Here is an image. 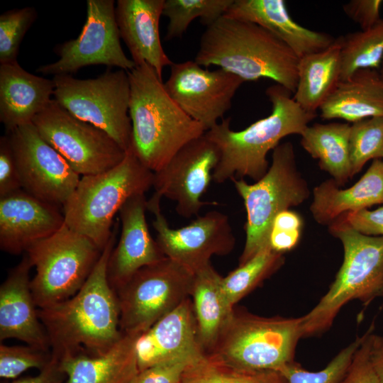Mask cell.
Instances as JSON below:
<instances>
[{"mask_svg":"<svg viewBox=\"0 0 383 383\" xmlns=\"http://www.w3.org/2000/svg\"><path fill=\"white\" fill-rule=\"evenodd\" d=\"M118 229V222L90 275L74 296L38 309L51 354L57 358L78 353L101 355L123 336L118 297L107 277Z\"/></svg>","mask_w":383,"mask_h":383,"instance_id":"1","label":"cell"},{"mask_svg":"<svg viewBox=\"0 0 383 383\" xmlns=\"http://www.w3.org/2000/svg\"><path fill=\"white\" fill-rule=\"evenodd\" d=\"M299 59L259 25L223 16L206 27L194 61L204 67L218 66L245 82L270 79L294 94Z\"/></svg>","mask_w":383,"mask_h":383,"instance_id":"2","label":"cell"},{"mask_svg":"<svg viewBox=\"0 0 383 383\" xmlns=\"http://www.w3.org/2000/svg\"><path fill=\"white\" fill-rule=\"evenodd\" d=\"M265 94L272 105L267 117L238 131L231 128V118H227L206 131L205 135L220 151L219 162L212 172L216 183L245 177L258 181L269 169V151L283 138L301 135L316 116L301 108L292 93L279 84L270 86Z\"/></svg>","mask_w":383,"mask_h":383,"instance_id":"3","label":"cell"},{"mask_svg":"<svg viewBox=\"0 0 383 383\" xmlns=\"http://www.w3.org/2000/svg\"><path fill=\"white\" fill-rule=\"evenodd\" d=\"M127 72L131 86L130 148L145 167L156 172L206 131L171 98L162 80L148 64Z\"/></svg>","mask_w":383,"mask_h":383,"instance_id":"4","label":"cell"},{"mask_svg":"<svg viewBox=\"0 0 383 383\" xmlns=\"http://www.w3.org/2000/svg\"><path fill=\"white\" fill-rule=\"evenodd\" d=\"M154 172L145 167L131 148L114 167L82 176L64 204L65 223L90 239L101 251L113 233V221L132 196L145 194L153 184Z\"/></svg>","mask_w":383,"mask_h":383,"instance_id":"5","label":"cell"},{"mask_svg":"<svg viewBox=\"0 0 383 383\" xmlns=\"http://www.w3.org/2000/svg\"><path fill=\"white\" fill-rule=\"evenodd\" d=\"M328 229L343 244V262L328 292L301 316L303 337L327 331L348 301L358 299L367 304L382 295L383 237L362 234L340 218L330 224Z\"/></svg>","mask_w":383,"mask_h":383,"instance_id":"6","label":"cell"},{"mask_svg":"<svg viewBox=\"0 0 383 383\" xmlns=\"http://www.w3.org/2000/svg\"><path fill=\"white\" fill-rule=\"evenodd\" d=\"M302 318L262 317L237 311L207 355L213 362L246 372L280 371L294 361Z\"/></svg>","mask_w":383,"mask_h":383,"instance_id":"7","label":"cell"},{"mask_svg":"<svg viewBox=\"0 0 383 383\" xmlns=\"http://www.w3.org/2000/svg\"><path fill=\"white\" fill-rule=\"evenodd\" d=\"M243 201L246 211V234L239 265L260 251L270 248L269 236L277 215L302 204L309 196L306 181L297 170L292 143H279L273 150L266 174L254 184L244 179H231Z\"/></svg>","mask_w":383,"mask_h":383,"instance_id":"8","label":"cell"},{"mask_svg":"<svg viewBox=\"0 0 383 383\" xmlns=\"http://www.w3.org/2000/svg\"><path fill=\"white\" fill-rule=\"evenodd\" d=\"M101 250L68 226L33 244L25 252L35 268L30 289L38 309L74 296L84 285Z\"/></svg>","mask_w":383,"mask_h":383,"instance_id":"9","label":"cell"},{"mask_svg":"<svg viewBox=\"0 0 383 383\" xmlns=\"http://www.w3.org/2000/svg\"><path fill=\"white\" fill-rule=\"evenodd\" d=\"M54 99L74 117L109 134L125 151L131 146V86L128 72L107 70L94 79L53 77Z\"/></svg>","mask_w":383,"mask_h":383,"instance_id":"10","label":"cell"},{"mask_svg":"<svg viewBox=\"0 0 383 383\" xmlns=\"http://www.w3.org/2000/svg\"><path fill=\"white\" fill-rule=\"evenodd\" d=\"M194 274L165 257L140 269L116 292L120 328L140 336L191 296Z\"/></svg>","mask_w":383,"mask_h":383,"instance_id":"11","label":"cell"},{"mask_svg":"<svg viewBox=\"0 0 383 383\" xmlns=\"http://www.w3.org/2000/svg\"><path fill=\"white\" fill-rule=\"evenodd\" d=\"M32 123L40 136L79 175L109 170L126 156V151L109 134L74 117L54 99Z\"/></svg>","mask_w":383,"mask_h":383,"instance_id":"12","label":"cell"},{"mask_svg":"<svg viewBox=\"0 0 383 383\" xmlns=\"http://www.w3.org/2000/svg\"><path fill=\"white\" fill-rule=\"evenodd\" d=\"M161 197L153 194L148 210L155 216L156 241L166 257L194 274L211 265L213 255H226L234 248L235 238L227 215L210 211L191 223L172 228L160 209Z\"/></svg>","mask_w":383,"mask_h":383,"instance_id":"13","label":"cell"},{"mask_svg":"<svg viewBox=\"0 0 383 383\" xmlns=\"http://www.w3.org/2000/svg\"><path fill=\"white\" fill-rule=\"evenodd\" d=\"M113 0H88L87 20L77 38L57 45L59 59L40 66L43 74H71L82 67L104 65L129 71L134 62L123 52L116 20Z\"/></svg>","mask_w":383,"mask_h":383,"instance_id":"14","label":"cell"},{"mask_svg":"<svg viewBox=\"0 0 383 383\" xmlns=\"http://www.w3.org/2000/svg\"><path fill=\"white\" fill-rule=\"evenodd\" d=\"M7 135L23 189L42 201L63 206L78 185L79 174L40 136L33 123Z\"/></svg>","mask_w":383,"mask_h":383,"instance_id":"15","label":"cell"},{"mask_svg":"<svg viewBox=\"0 0 383 383\" xmlns=\"http://www.w3.org/2000/svg\"><path fill=\"white\" fill-rule=\"evenodd\" d=\"M244 82L225 70H209L194 60H187L173 62L164 84L182 110L207 131L231 109L233 98Z\"/></svg>","mask_w":383,"mask_h":383,"instance_id":"16","label":"cell"},{"mask_svg":"<svg viewBox=\"0 0 383 383\" xmlns=\"http://www.w3.org/2000/svg\"><path fill=\"white\" fill-rule=\"evenodd\" d=\"M220 160L218 147L204 135L182 147L159 171L154 172V194L176 202V211L184 218L197 216L204 205L201 197L212 180Z\"/></svg>","mask_w":383,"mask_h":383,"instance_id":"17","label":"cell"},{"mask_svg":"<svg viewBox=\"0 0 383 383\" xmlns=\"http://www.w3.org/2000/svg\"><path fill=\"white\" fill-rule=\"evenodd\" d=\"M65 224L57 205L42 201L24 189L0 197V248L14 255L26 252Z\"/></svg>","mask_w":383,"mask_h":383,"instance_id":"18","label":"cell"},{"mask_svg":"<svg viewBox=\"0 0 383 383\" xmlns=\"http://www.w3.org/2000/svg\"><path fill=\"white\" fill-rule=\"evenodd\" d=\"M135 350L139 372L175 359L204 360L207 355L198 340L192 299H185L140 335Z\"/></svg>","mask_w":383,"mask_h":383,"instance_id":"19","label":"cell"},{"mask_svg":"<svg viewBox=\"0 0 383 383\" xmlns=\"http://www.w3.org/2000/svg\"><path fill=\"white\" fill-rule=\"evenodd\" d=\"M148 200L145 194L131 197L118 213L121 231L108 262L107 277L116 292L140 269L166 257L151 236L145 217Z\"/></svg>","mask_w":383,"mask_h":383,"instance_id":"20","label":"cell"},{"mask_svg":"<svg viewBox=\"0 0 383 383\" xmlns=\"http://www.w3.org/2000/svg\"><path fill=\"white\" fill-rule=\"evenodd\" d=\"M31 267L25 254L0 287V341L15 338L26 345L50 351L48 335L30 289Z\"/></svg>","mask_w":383,"mask_h":383,"instance_id":"21","label":"cell"},{"mask_svg":"<svg viewBox=\"0 0 383 383\" xmlns=\"http://www.w3.org/2000/svg\"><path fill=\"white\" fill-rule=\"evenodd\" d=\"M165 0H118L116 20L121 38L135 66H151L162 80L163 70L173 62L165 52L159 32Z\"/></svg>","mask_w":383,"mask_h":383,"instance_id":"22","label":"cell"},{"mask_svg":"<svg viewBox=\"0 0 383 383\" xmlns=\"http://www.w3.org/2000/svg\"><path fill=\"white\" fill-rule=\"evenodd\" d=\"M224 16L259 25L284 43L299 58L324 50L335 40L329 34L296 23L284 0H234Z\"/></svg>","mask_w":383,"mask_h":383,"instance_id":"23","label":"cell"},{"mask_svg":"<svg viewBox=\"0 0 383 383\" xmlns=\"http://www.w3.org/2000/svg\"><path fill=\"white\" fill-rule=\"evenodd\" d=\"M55 83L25 70L17 61L0 65V121L7 132L29 124L51 101Z\"/></svg>","mask_w":383,"mask_h":383,"instance_id":"24","label":"cell"},{"mask_svg":"<svg viewBox=\"0 0 383 383\" xmlns=\"http://www.w3.org/2000/svg\"><path fill=\"white\" fill-rule=\"evenodd\" d=\"M311 212L316 222L329 226L340 216L383 205V162L374 160L349 188L343 189L333 179L314 187Z\"/></svg>","mask_w":383,"mask_h":383,"instance_id":"25","label":"cell"},{"mask_svg":"<svg viewBox=\"0 0 383 383\" xmlns=\"http://www.w3.org/2000/svg\"><path fill=\"white\" fill-rule=\"evenodd\" d=\"M138 337L123 333L101 355L78 353L58 358L66 383H133L139 373L135 350Z\"/></svg>","mask_w":383,"mask_h":383,"instance_id":"26","label":"cell"},{"mask_svg":"<svg viewBox=\"0 0 383 383\" xmlns=\"http://www.w3.org/2000/svg\"><path fill=\"white\" fill-rule=\"evenodd\" d=\"M319 110L323 119L352 123L383 116V78L379 70L360 69L340 81Z\"/></svg>","mask_w":383,"mask_h":383,"instance_id":"27","label":"cell"},{"mask_svg":"<svg viewBox=\"0 0 383 383\" xmlns=\"http://www.w3.org/2000/svg\"><path fill=\"white\" fill-rule=\"evenodd\" d=\"M341 48L339 36L326 49L299 59L293 98L304 111L316 113L340 82Z\"/></svg>","mask_w":383,"mask_h":383,"instance_id":"28","label":"cell"},{"mask_svg":"<svg viewBox=\"0 0 383 383\" xmlns=\"http://www.w3.org/2000/svg\"><path fill=\"white\" fill-rule=\"evenodd\" d=\"M222 277L211 264L194 274L191 296L198 340L206 355L215 347L234 312L222 292Z\"/></svg>","mask_w":383,"mask_h":383,"instance_id":"29","label":"cell"},{"mask_svg":"<svg viewBox=\"0 0 383 383\" xmlns=\"http://www.w3.org/2000/svg\"><path fill=\"white\" fill-rule=\"evenodd\" d=\"M348 123H314L301 135V145L321 170L328 172L338 186L352 178L350 159Z\"/></svg>","mask_w":383,"mask_h":383,"instance_id":"30","label":"cell"},{"mask_svg":"<svg viewBox=\"0 0 383 383\" xmlns=\"http://www.w3.org/2000/svg\"><path fill=\"white\" fill-rule=\"evenodd\" d=\"M283 254L264 249L221 279V290L227 303L234 306L277 271L284 263Z\"/></svg>","mask_w":383,"mask_h":383,"instance_id":"31","label":"cell"},{"mask_svg":"<svg viewBox=\"0 0 383 383\" xmlns=\"http://www.w3.org/2000/svg\"><path fill=\"white\" fill-rule=\"evenodd\" d=\"M340 81L360 69L379 70L383 61V18L366 30L341 36Z\"/></svg>","mask_w":383,"mask_h":383,"instance_id":"32","label":"cell"},{"mask_svg":"<svg viewBox=\"0 0 383 383\" xmlns=\"http://www.w3.org/2000/svg\"><path fill=\"white\" fill-rule=\"evenodd\" d=\"M234 0H165L162 15L168 18L165 40L181 38L199 18L209 26L223 16Z\"/></svg>","mask_w":383,"mask_h":383,"instance_id":"33","label":"cell"},{"mask_svg":"<svg viewBox=\"0 0 383 383\" xmlns=\"http://www.w3.org/2000/svg\"><path fill=\"white\" fill-rule=\"evenodd\" d=\"M352 177L369 161L383 158V116L353 123L349 138Z\"/></svg>","mask_w":383,"mask_h":383,"instance_id":"34","label":"cell"},{"mask_svg":"<svg viewBox=\"0 0 383 383\" xmlns=\"http://www.w3.org/2000/svg\"><path fill=\"white\" fill-rule=\"evenodd\" d=\"M181 383H286V380L279 371H240L216 364L207 357L191 367Z\"/></svg>","mask_w":383,"mask_h":383,"instance_id":"35","label":"cell"},{"mask_svg":"<svg viewBox=\"0 0 383 383\" xmlns=\"http://www.w3.org/2000/svg\"><path fill=\"white\" fill-rule=\"evenodd\" d=\"M365 334L343 348L323 370L310 372L293 361L279 372L286 383H339L345 376L353 357L364 340Z\"/></svg>","mask_w":383,"mask_h":383,"instance_id":"36","label":"cell"},{"mask_svg":"<svg viewBox=\"0 0 383 383\" xmlns=\"http://www.w3.org/2000/svg\"><path fill=\"white\" fill-rule=\"evenodd\" d=\"M37 18L33 7L7 11L0 16V63L17 61L21 43Z\"/></svg>","mask_w":383,"mask_h":383,"instance_id":"37","label":"cell"},{"mask_svg":"<svg viewBox=\"0 0 383 383\" xmlns=\"http://www.w3.org/2000/svg\"><path fill=\"white\" fill-rule=\"evenodd\" d=\"M50 351H45L28 345H0V377L3 379H15L25 371L44 368L50 362Z\"/></svg>","mask_w":383,"mask_h":383,"instance_id":"38","label":"cell"},{"mask_svg":"<svg viewBox=\"0 0 383 383\" xmlns=\"http://www.w3.org/2000/svg\"><path fill=\"white\" fill-rule=\"evenodd\" d=\"M302 226L303 220L297 212L287 209L279 213L272 223L270 248L280 254L294 248L300 240Z\"/></svg>","mask_w":383,"mask_h":383,"instance_id":"39","label":"cell"},{"mask_svg":"<svg viewBox=\"0 0 383 383\" xmlns=\"http://www.w3.org/2000/svg\"><path fill=\"white\" fill-rule=\"evenodd\" d=\"M373 330L372 324L365 333L364 340L355 351L345 376L339 383H379L370 355Z\"/></svg>","mask_w":383,"mask_h":383,"instance_id":"40","label":"cell"},{"mask_svg":"<svg viewBox=\"0 0 383 383\" xmlns=\"http://www.w3.org/2000/svg\"><path fill=\"white\" fill-rule=\"evenodd\" d=\"M199 362L189 359L160 362L139 372L133 383H181L186 372Z\"/></svg>","mask_w":383,"mask_h":383,"instance_id":"41","label":"cell"},{"mask_svg":"<svg viewBox=\"0 0 383 383\" xmlns=\"http://www.w3.org/2000/svg\"><path fill=\"white\" fill-rule=\"evenodd\" d=\"M22 189L10 138L6 134L0 138V197Z\"/></svg>","mask_w":383,"mask_h":383,"instance_id":"42","label":"cell"},{"mask_svg":"<svg viewBox=\"0 0 383 383\" xmlns=\"http://www.w3.org/2000/svg\"><path fill=\"white\" fill-rule=\"evenodd\" d=\"M339 218L362 234L383 237V206L374 210L367 209L350 212Z\"/></svg>","mask_w":383,"mask_h":383,"instance_id":"43","label":"cell"},{"mask_svg":"<svg viewBox=\"0 0 383 383\" xmlns=\"http://www.w3.org/2000/svg\"><path fill=\"white\" fill-rule=\"evenodd\" d=\"M382 4V0H351L343 6V10L361 30H366L381 19Z\"/></svg>","mask_w":383,"mask_h":383,"instance_id":"44","label":"cell"},{"mask_svg":"<svg viewBox=\"0 0 383 383\" xmlns=\"http://www.w3.org/2000/svg\"><path fill=\"white\" fill-rule=\"evenodd\" d=\"M39 371L35 376L19 379L11 383H66L67 376L61 368L60 360L52 355L48 364Z\"/></svg>","mask_w":383,"mask_h":383,"instance_id":"45","label":"cell"},{"mask_svg":"<svg viewBox=\"0 0 383 383\" xmlns=\"http://www.w3.org/2000/svg\"><path fill=\"white\" fill-rule=\"evenodd\" d=\"M370 355L379 383H383V336L372 333Z\"/></svg>","mask_w":383,"mask_h":383,"instance_id":"46","label":"cell"},{"mask_svg":"<svg viewBox=\"0 0 383 383\" xmlns=\"http://www.w3.org/2000/svg\"><path fill=\"white\" fill-rule=\"evenodd\" d=\"M379 72L382 77L383 78V61H382V65H381V66H380V67L379 69Z\"/></svg>","mask_w":383,"mask_h":383,"instance_id":"47","label":"cell"},{"mask_svg":"<svg viewBox=\"0 0 383 383\" xmlns=\"http://www.w3.org/2000/svg\"><path fill=\"white\" fill-rule=\"evenodd\" d=\"M382 295H383V285H382Z\"/></svg>","mask_w":383,"mask_h":383,"instance_id":"48","label":"cell"},{"mask_svg":"<svg viewBox=\"0 0 383 383\" xmlns=\"http://www.w3.org/2000/svg\"><path fill=\"white\" fill-rule=\"evenodd\" d=\"M382 162H383V158L382 159Z\"/></svg>","mask_w":383,"mask_h":383,"instance_id":"49","label":"cell"}]
</instances>
